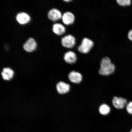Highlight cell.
I'll return each instance as SVG.
<instances>
[{
    "instance_id": "1",
    "label": "cell",
    "mask_w": 132,
    "mask_h": 132,
    "mask_svg": "<svg viewBox=\"0 0 132 132\" xmlns=\"http://www.w3.org/2000/svg\"><path fill=\"white\" fill-rule=\"evenodd\" d=\"M115 66L112 63L110 59L108 57H105L102 59L101 62L100 67L99 73L100 75L107 76L114 72Z\"/></svg>"
},
{
    "instance_id": "2",
    "label": "cell",
    "mask_w": 132,
    "mask_h": 132,
    "mask_svg": "<svg viewBox=\"0 0 132 132\" xmlns=\"http://www.w3.org/2000/svg\"><path fill=\"white\" fill-rule=\"evenodd\" d=\"M94 45L93 41L87 38L82 39L81 43L78 47L79 52L82 54H86L89 52Z\"/></svg>"
},
{
    "instance_id": "3",
    "label": "cell",
    "mask_w": 132,
    "mask_h": 132,
    "mask_svg": "<svg viewBox=\"0 0 132 132\" xmlns=\"http://www.w3.org/2000/svg\"><path fill=\"white\" fill-rule=\"evenodd\" d=\"M61 42L63 47L71 48L75 45L76 39L75 37L71 35H68L62 38Z\"/></svg>"
},
{
    "instance_id": "4",
    "label": "cell",
    "mask_w": 132,
    "mask_h": 132,
    "mask_svg": "<svg viewBox=\"0 0 132 132\" xmlns=\"http://www.w3.org/2000/svg\"><path fill=\"white\" fill-rule=\"evenodd\" d=\"M128 103L127 100L122 97H115L112 100L113 106L119 110H123L125 108Z\"/></svg>"
},
{
    "instance_id": "5",
    "label": "cell",
    "mask_w": 132,
    "mask_h": 132,
    "mask_svg": "<svg viewBox=\"0 0 132 132\" xmlns=\"http://www.w3.org/2000/svg\"><path fill=\"white\" fill-rule=\"evenodd\" d=\"M23 47L24 50L26 52H32L37 49V43L33 38H29L24 43Z\"/></svg>"
},
{
    "instance_id": "6",
    "label": "cell",
    "mask_w": 132,
    "mask_h": 132,
    "mask_svg": "<svg viewBox=\"0 0 132 132\" xmlns=\"http://www.w3.org/2000/svg\"><path fill=\"white\" fill-rule=\"evenodd\" d=\"M16 19L17 22L21 25L28 23L31 20L29 15L27 13L23 12L18 13L16 16Z\"/></svg>"
},
{
    "instance_id": "7",
    "label": "cell",
    "mask_w": 132,
    "mask_h": 132,
    "mask_svg": "<svg viewBox=\"0 0 132 132\" xmlns=\"http://www.w3.org/2000/svg\"><path fill=\"white\" fill-rule=\"evenodd\" d=\"M61 12L56 8H53L50 10L47 13V16L51 20L55 21L62 19Z\"/></svg>"
},
{
    "instance_id": "8",
    "label": "cell",
    "mask_w": 132,
    "mask_h": 132,
    "mask_svg": "<svg viewBox=\"0 0 132 132\" xmlns=\"http://www.w3.org/2000/svg\"><path fill=\"white\" fill-rule=\"evenodd\" d=\"M75 16L73 13L67 11L62 15V19L63 23L67 25L73 24L75 21Z\"/></svg>"
},
{
    "instance_id": "9",
    "label": "cell",
    "mask_w": 132,
    "mask_h": 132,
    "mask_svg": "<svg viewBox=\"0 0 132 132\" xmlns=\"http://www.w3.org/2000/svg\"><path fill=\"white\" fill-rule=\"evenodd\" d=\"M64 59L68 63L74 64L77 61V56L75 53L72 51H68L64 54Z\"/></svg>"
},
{
    "instance_id": "10",
    "label": "cell",
    "mask_w": 132,
    "mask_h": 132,
    "mask_svg": "<svg viewBox=\"0 0 132 132\" xmlns=\"http://www.w3.org/2000/svg\"><path fill=\"white\" fill-rule=\"evenodd\" d=\"M71 82L76 84L80 83L82 80V76L79 72L72 71L70 72L68 76Z\"/></svg>"
},
{
    "instance_id": "11",
    "label": "cell",
    "mask_w": 132,
    "mask_h": 132,
    "mask_svg": "<svg viewBox=\"0 0 132 132\" xmlns=\"http://www.w3.org/2000/svg\"><path fill=\"white\" fill-rule=\"evenodd\" d=\"M56 88L58 93L64 94L68 92L70 90V85L63 82H60L57 84Z\"/></svg>"
},
{
    "instance_id": "12",
    "label": "cell",
    "mask_w": 132,
    "mask_h": 132,
    "mask_svg": "<svg viewBox=\"0 0 132 132\" xmlns=\"http://www.w3.org/2000/svg\"><path fill=\"white\" fill-rule=\"evenodd\" d=\"M53 32L56 35L61 36L65 34L66 32V28L63 25L60 23H56L52 26Z\"/></svg>"
},
{
    "instance_id": "13",
    "label": "cell",
    "mask_w": 132,
    "mask_h": 132,
    "mask_svg": "<svg viewBox=\"0 0 132 132\" xmlns=\"http://www.w3.org/2000/svg\"><path fill=\"white\" fill-rule=\"evenodd\" d=\"M1 74L4 80H9L13 78L14 75V72L12 69L10 68H5L3 69Z\"/></svg>"
},
{
    "instance_id": "14",
    "label": "cell",
    "mask_w": 132,
    "mask_h": 132,
    "mask_svg": "<svg viewBox=\"0 0 132 132\" xmlns=\"http://www.w3.org/2000/svg\"><path fill=\"white\" fill-rule=\"evenodd\" d=\"M99 111L101 114L104 115H106L110 112V107L106 104H103L100 107Z\"/></svg>"
},
{
    "instance_id": "15",
    "label": "cell",
    "mask_w": 132,
    "mask_h": 132,
    "mask_svg": "<svg viewBox=\"0 0 132 132\" xmlns=\"http://www.w3.org/2000/svg\"><path fill=\"white\" fill-rule=\"evenodd\" d=\"M117 2L120 6H129L131 4V0H117Z\"/></svg>"
},
{
    "instance_id": "16",
    "label": "cell",
    "mask_w": 132,
    "mask_h": 132,
    "mask_svg": "<svg viewBox=\"0 0 132 132\" xmlns=\"http://www.w3.org/2000/svg\"><path fill=\"white\" fill-rule=\"evenodd\" d=\"M125 109L129 114L132 115V101L128 102Z\"/></svg>"
},
{
    "instance_id": "17",
    "label": "cell",
    "mask_w": 132,
    "mask_h": 132,
    "mask_svg": "<svg viewBox=\"0 0 132 132\" xmlns=\"http://www.w3.org/2000/svg\"><path fill=\"white\" fill-rule=\"evenodd\" d=\"M128 37L129 40L132 41V29L129 32L128 34Z\"/></svg>"
},
{
    "instance_id": "18",
    "label": "cell",
    "mask_w": 132,
    "mask_h": 132,
    "mask_svg": "<svg viewBox=\"0 0 132 132\" xmlns=\"http://www.w3.org/2000/svg\"><path fill=\"white\" fill-rule=\"evenodd\" d=\"M71 0H65V1H64L65 2H70L71 1Z\"/></svg>"
},
{
    "instance_id": "19",
    "label": "cell",
    "mask_w": 132,
    "mask_h": 132,
    "mask_svg": "<svg viewBox=\"0 0 132 132\" xmlns=\"http://www.w3.org/2000/svg\"><path fill=\"white\" fill-rule=\"evenodd\" d=\"M130 132H132V129H131V131H130Z\"/></svg>"
}]
</instances>
